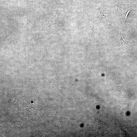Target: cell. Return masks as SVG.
Returning <instances> with one entry per match:
<instances>
[{"label": "cell", "instance_id": "obj_1", "mask_svg": "<svg viewBox=\"0 0 137 137\" xmlns=\"http://www.w3.org/2000/svg\"><path fill=\"white\" fill-rule=\"evenodd\" d=\"M132 10L130 9H122L120 8L117 12L118 15L121 20L122 23L129 32V31L126 24V20L128 15L129 13Z\"/></svg>", "mask_w": 137, "mask_h": 137}]
</instances>
